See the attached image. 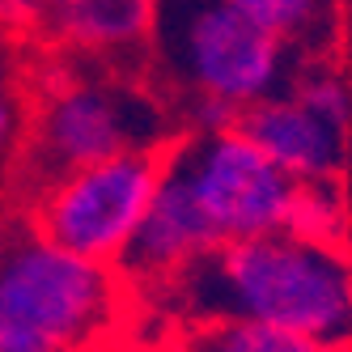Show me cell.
Listing matches in <instances>:
<instances>
[{"label": "cell", "mask_w": 352, "mask_h": 352, "mask_svg": "<svg viewBox=\"0 0 352 352\" xmlns=\"http://www.w3.org/2000/svg\"><path fill=\"white\" fill-rule=\"evenodd\" d=\"M162 56L191 98L250 107L280 77L285 38L267 34L230 0H162Z\"/></svg>", "instance_id": "5"}, {"label": "cell", "mask_w": 352, "mask_h": 352, "mask_svg": "<svg viewBox=\"0 0 352 352\" xmlns=\"http://www.w3.org/2000/svg\"><path fill=\"white\" fill-rule=\"evenodd\" d=\"M47 21L68 52L132 72V56L153 47L157 0H47Z\"/></svg>", "instance_id": "9"}, {"label": "cell", "mask_w": 352, "mask_h": 352, "mask_svg": "<svg viewBox=\"0 0 352 352\" xmlns=\"http://www.w3.org/2000/svg\"><path fill=\"white\" fill-rule=\"evenodd\" d=\"M179 162L191 179V191L204 208L221 242L263 238L285 230L293 174H285L259 144H250L238 128L217 136H179Z\"/></svg>", "instance_id": "6"}, {"label": "cell", "mask_w": 352, "mask_h": 352, "mask_svg": "<svg viewBox=\"0 0 352 352\" xmlns=\"http://www.w3.org/2000/svg\"><path fill=\"white\" fill-rule=\"evenodd\" d=\"M238 132L293 179H336L344 157V128L327 123L297 98H259L242 107Z\"/></svg>", "instance_id": "8"}, {"label": "cell", "mask_w": 352, "mask_h": 352, "mask_svg": "<svg viewBox=\"0 0 352 352\" xmlns=\"http://www.w3.org/2000/svg\"><path fill=\"white\" fill-rule=\"evenodd\" d=\"M174 140L157 148H136V153H115L107 162L72 170L30 208L34 234L81 259L119 263L136 225L153 204V191L170 166Z\"/></svg>", "instance_id": "4"}, {"label": "cell", "mask_w": 352, "mask_h": 352, "mask_svg": "<svg viewBox=\"0 0 352 352\" xmlns=\"http://www.w3.org/2000/svg\"><path fill=\"white\" fill-rule=\"evenodd\" d=\"M297 102L310 107L314 115H322L327 123H336V128H348V115H352V98L344 89L340 77H331V72H310L306 81H297Z\"/></svg>", "instance_id": "13"}, {"label": "cell", "mask_w": 352, "mask_h": 352, "mask_svg": "<svg viewBox=\"0 0 352 352\" xmlns=\"http://www.w3.org/2000/svg\"><path fill=\"white\" fill-rule=\"evenodd\" d=\"M234 9H242L250 21L276 38H297L301 30L314 26V17L322 9V0H230Z\"/></svg>", "instance_id": "12"}, {"label": "cell", "mask_w": 352, "mask_h": 352, "mask_svg": "<svg viewBox=\"0 0 352 352\" xmlns=\"http://www.w3.org/2000/svg\"><path fill=\"white\" fill-rule=\"evenodd\" d=\"M174 148H179V140H174ZM212 246H221V238L208 225L204 208H199L179 153H170V166H166L162 183L153 191V204H148L144 221L136 225V234H132L128 250L119 255L115 267H119L123 280H128V289L132 285L153 289L166 276H174L183 263H191L195 255H204Z\"/></svg>", "instance_id": "7"}, {"label": "cell", "mask_w": 352, "mask_h": 352, "mask_svg": "<svg viewBox=\"0 0 352 352\" xmlns=\"http://www.w3.org/2000/svg\"><path fill=\"white\" fill-rule=\"evenodd\" d=\"M174 352H340V344H322L306 331L259 318H208L183 322Z\"/></svg>", "instance_id": "10"}, {"label": "cell", "mask_w": 352, "mask_h": 352, "mask_svg": "<svg viewBox=\"0 0 352 352\" xmlns=\"http://www.w3.org/2000/svg\"><path fill=\"white\" fill-rule=\"evenodd\" d=\"M144 293H157L162 310L183 314L187 322L259 318L322 344H344L352 336L348 255L285 230L221 242Z\"/></svg>", "instance_id": "1"}, {"label": "cell", "mask_w": 352, "mask_h": 352, "mask_svg": "<svg viewBox=\"0 0 352 352\" xmlns=\"http://www.w3.org/2000/svg\"><path fill=\"white\" fill-rule=\"evenodd\" d=\"M123 276L38 238L0 250V352H98L123 310Z\"/></svg>", "instance_id": "3"}, {"label": "cell", "mask_w": 352, "mask_h": 352, "mask_svg": "<svg viewBox=\"0 0 352 352\" xmlns=\"http://www.w3.org/2000/svg\"><path fill=\"white\" fill-rule=\"evenodd\" d=\"M170 140L174 136H166V102L132 81V72L47 68L26 115L17 183L26 204L34 208L72 170Z\"/></svg>", "instance_id": "2"}, {"label": "cell", "mask_w": 352, "mask_h": 352, "mask_svg": "<svg viewBox=\"0 0 352 352\" xmlns=\"http://www.w3.org/2000/svg\"><path fill=\"white\" fill-rule=\"evenodd\" d=\"M5 132H9V107L0 102V140H5Z\"/></svg>", "instance_id": "14"}, {"label": "cell", "mask_w": 352, "mask_h": 352, "mask_svg": "<svg viewBox=\"0 0 352 352\" xmlns=\"http://www.w3.org/2000/svg\"><path fill=\"white\" fill-rule=\"evenodd\" d=\"M285 234L344 250V195L336 179H297L293 183Z\"/></svg>", "instance_id": "11"}]
</instances>
